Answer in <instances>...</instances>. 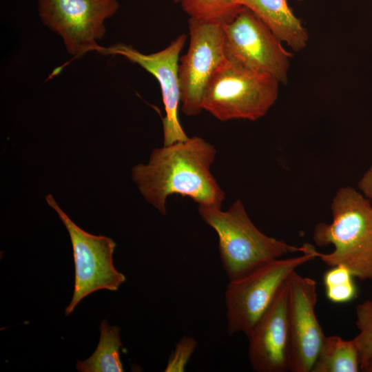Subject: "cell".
Segmentation results:
<instances>
[{
  "label": "cell",
  "mask_w": 372,
  "mask_h": 372,
  "mask_svg": "<svg viewBox=\"0 0 372 372\" xmlns=\"http://www.w3.org/2000/svg\"><path fill=\"white\" fill-rule=\"evenodd\" d=\"M297 1H303V0H297Z\"/></svg>",
  "instance_id": "obj_23"
},
{
  "label": "cell",
  "mask_w": 372,
  "mask_h": 372,
  "mask_svg": "<svg viewBox=\"0 0 372 372\" xmlns=\"http://www.w3.org/2000/svg\"><path fill=\"white\" fill-rule=\"evenodd\" d=\"M316 282L293 272L288 279L289 371L311 372L325 335L316 314Z\"/></svg>",
  "instance_id": "obj_11"
},
{
  "label": "cell",
  "mask_w": 372,
  "mask_h": 372,
  "mask_svg": "<svg viewBox=\"0 0 372 372\" xmlns=\"http://www.w3.org/2000/svg\"><path fill=\"white\" fill-rule=\"evenodd\" d=\"M331 223L316 225L313 240L318 247L332 245L333 251L320 253L319 258L329 267L341 265L361 281L372 280V205L354 188H340L331 206Z\"/></svg>",
  "instance_id": "obj_2"
},
{
  "label": "cell",
  "mask_w": 372,
  "mask_h": 372,
  "mask_svg": "<svg viewBox=\"0 0 372 372\" xmlns=\"http://www.w3.org/2000/svg\"><path fill=\"white\" fill-rule=\"evenodd\" d=\"M358 187L365 197L372 200V165L360 178Z\"/></svg>",
  "instance_id": "obj_20"
},
{
  "label": "cell",
  "mask_w": 372,
  "mask_h": 372,
  "mask_svg": "<svg viewBox=\"0 0 372 372\" xmlns=\"http://www.w3.org/2000/svg\"><path fill=\"white\" fill-rule=\"evenodd\" d=\"M175 3H180V0H174Z\"/></svg>",
  "instance_id": "obj_22"
},
{
  "label": "cell",
  "mask_w": 372,
  "mask_h": 372,
  "mask_svg": "<svg viewBox=\"0 0 372 372\" xmlns=\"http://www.w3.org/2000/svg\"><path fill=\"white\" fill-rule=\"evenodd\" d=\"M360 371L364 372H372V357L370 360L360 369Z\"/></svg>",
  "instance_id": "obj_21"
},
{
  "label": "cell",
  "mask_w": 372,
  "mask_h": 372,
  "mask_svg": "<svg viewBox=\"0 0 372 372\" xmlns=\"http://www.w3.org/2000/svg\"><path fill=\"white\" fill-rule=\"evenodd\" d=\"M198 213L218 235L220 257L229 280L289 252L302 253V246L288 245L258 229L239 199L224 211L219 207L198 206Z\"/></svg>",
  "instance_id": "obj_3"
},
{
  "label": "cell",
  "mask_w": 372,
  "mask_h": 372,
  "mask_svg": "<svg viewBox=\"0 0 372 372\" xmlns=\"http://www.w3.org/2000/svg\"><path fill=\"white\" fill-rule=\"evenodd\" d=\"M197 346L192 336L184 335L176 343L170 354L165 368V372H183Z\"/></svg>",
  "instance_id": "obj_19"
},
{
  "label": "cell",
  "mask_w": 372,
  "mask_h": 372,
  "mask_svg": "<svg viewBox=\"0 0 372 372\" xmlns=\"http://www.w3.org/2000/svg\"><path fill=\"white\" fill-rule=\"evenodd\" d=\"M260 19L282 42L293 51L302 50L307 45L309 35L300 20L290 8L287 0H238Z\"/></svg>",
  "instance_id": "obj_13"
},
{
  "label": "cell",
  "mask_w": 372,
  "mask_h": 372,
  "mask_svg": "<svg viewBox=\"0 0 372 372\" xmlns=\"http://www.w3.org/2000/svg\"><path fill=\"white\" fill-rule=\"evenodd\" d=\"M360 355L354 340L325 336L311 372H358Z\"/></svg>",
  "instance_id": "obj_14"
},
{
  "label": "cell",
  "mask_w": 372,
  "mask_h": 372,
  "mask_svg": "<svg viewBox=\"0 0 372 372\" xmlns=\"http://www.w3.org/2000/svg\"><path fill=\"white\" fill-rule=\"evenodd\" d=\"M187 38V34H181L165 48L152 54H143L125 43L104 48L101 53L122 56L140 65L156 79L160 85L165 112L162 120L164 145L189 138L178 118V109L181 105L178 75L180 53Z\"/></svg>",
  "instance_id": "obj_10"
},
{
  "label": "cell",
  "mask_w": 372,
  "mask_h": 372,
  "mask_svg": "<svg viewBox=\"0 0 372 372\" xmlns=\"http://www.w3.org/2000/svg\"><path fill=\"white\" fill-rule=\"evenodd\" d=\"M119 7L118 0H39L43 23L59 34L68 52L79 58L90 51L102 52L97 43L105 32V21Z\"/></svg>",
  "instance_id": "obj_8"
},
{
  "label": "cell",
  "mask_w": 372,
  "mask_h": 372,
  "mask_svg": "<svg viewBox=\"0 0 372 372\" xmlns=\"http://www.w3.org/2000/svg\"><path fill=\"white\" fill-rule=\"evenodd\" d=\"M189 17L224 24L231 21L242 8L238 0H180Z\"/></svg>",
  "instance_id": "obj_16"
},
{
  "label": "cell",
  "mask_w": 372,
  "mask_h": 372,
  "mask_svg": "<svg viewBox=\"0 0 372 372\" xmlns=\"http://www.w3.org/2000/svg\"><path fill=\"white\" fill-rule=\"evenodd\" d=\"M215 147L200 136L155 148L147 164L132 169V178L147 203L162 215L172 194L192 199L198 206L221 207L225 198L211 172Z\"/></svg>",
  "instance_id": "obj_1"
},
{
  "label": "cell",
  "mask_w": 372,
  "mask_h": 372,
  "mask_svg": "<svg viewBox=\"0 0 372 372\" xmlns=\"http://www.w3.org/2000/svg\"><path fill=\"white\" fill-rule=\"evenodd\" d=\"M288 279L246 335L249 362L256 372L289 371Z\"/></svg>",
  "instance_id": "obj_12"
},
{
  "label": "cell",
  "mask_w": 372,
  "mask_h": 372,
  "mask_svg": "<svg viewBox=\"0 0 372 372\" xmlns=\"http://www.w3.org/2000/svg\"><path fill=\"white\" fill-rule=\"evenodd\" d=\"M222 25L227 58L287 84L292 54L251 11L242 7Z\"/></svg>",
  "instance_id": "obj_7"
},
{
  "label": "cell",
  "mask_w": 372,
  "mask_h": 372,
  "mask_svg": "<svg viewBox=\"0 0 372 372\" xmlns=\"http://www.w3.org/2000/svg\"><path fill=\"white\" fill-rule=\"evenodd\" d=\"M355 317L359 333L353 340L359 352L361 369L372 357V300L359 304Z\"/></svg>",
  "instance_id": "obj_18"
},
{
  "label": "cell",
  "mask_w": 372,
  "mask_h": 372,
  "mask_svg": "<svg viewBox=\"0 0 372 372\" xmlns=\"http://www.w3.org/2000/svg\"><path fill=\"white\" fill-rule=\"evenodd\" d=\"M45 200L66 227L72 245L75 280L71 302L65 310L68 316L89 294L101 289L116 291L126 278L114 266L116 243L112 239L82 229L61 209L52 194H48Z\"/></svg>",
  "instance_id": "obj_6"
},
{
  "label": "cell",
  "mask_w": 372,
  "mask_h": 372,
  "mask_svg": "<svg viewBox=\"0 0 372 372\" xmlns=\"http://www.w3.org/2000/svg\"><path fill=\"white\" fill-rule=\"evenodd\" d=\"M101 336L94 353L87 360H78L76 369L80 372H122L120 358L122 343L120 329L103 320L100 325Z\"/></svg>",
  "instance_id": "obj_15"
},
{
  "label": "cell",
  "mask_w": 372,
  "mask_h": 372,
  "mask_svg": "<svg viewBox=\"0 0 372 372\" xmlns=\"http://www.w3.org/2000/svg\"><path fill=\"white\" fill-rule=\"evenodd\" d=\"M189 43L187 53L180 57L178 75L181 110L188 116L203 110L205 88L226 58L222 24L189 17Z\"/></svg>",
  "instance_id": "obj_9"
},
{
  "label": "cell",
  "mask_w": 372,
  "mask_h": 372,
  "mask_svg": "<svg viewBox=\"0 0 372 372\" xmlns=\"http://www.w3.org/2000/svg\"><path fill=\"white\" fill-rule=\"evenodd\" d=\"M280 84L226 57L205 88L202 108L220 121H256L276 103Z\"/></svg>",
  "instance_id": "obj_4"
},
{
  "label": "cell",
  "mask_w": 372,
  "mask_h": 372,
  "mask_svg": "<svg viewBox=\"0 0 372 372\" xmlns=\"http://www.w3.org/2000/svg\"><path fill=\"white\" fill-rule=\"evenodd\" d=\"M315 249L311 244L304 243L301 255L271 260L229 280L225 292L228 333L247 335L271 306L291 274L316 258Z\"/></svg>",
  "instance_id": "obj_5"
},
{
  "label": "cell",
  "mask_w": 372,
  "mask_h": 372,
  "mask_svg": "<svg viewBox=\"0 0 372 372\" xmlns=\"http://www.w3.org/2000/svg\"><path fill=\"white\" fill-rule=\"evenodd\" d=\"M354 277L344 266L331 267L324 275L327 298L333 303H347L356 297L358 290Z\"/></svg>",
  "instance_id": "obj_17"
}]
</instances>
